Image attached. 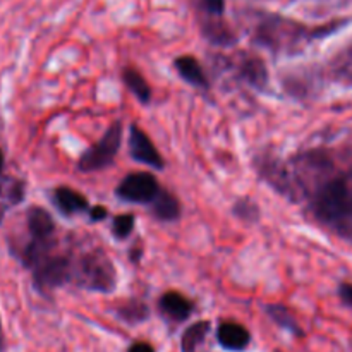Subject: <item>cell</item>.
<instances>
[{"label":"cell","instance_id":"1","mask_svg":"<svg viewBox=\"0 0 352 352\" xmlns=\"http://www.w3.org/2000/svg\"><path fill=\"white\" fill-rule=\"evenodd\" d=\"M250 33L251 40L270 54L296 55L313 40L329 33V28H308L278 14H256Z\"/></svg>","mask_w":352,"mask_h":352},{"label":"cell","instance_id":"2","mask_svg":"<svg viewBox=\"0 0 352 352\" xmlns=\"http://www.w3.org/2000/svg\"><path fill=\"white\" fill-rule=\"evenodd\" d=\"M117 268L112 258L102 248L78 250L74 263V278L72 284L91 292L109 294L117 287Z\"/></svg>","mask_w":352,"mask_h":352},{"label":"cell","instance_id":"3","mask_svg":"<svg viewBox=\"0 0 352 352\" xmlns=\"http://www.w3.org/2000/svg\"><path fill=\"white\" fill-rule=\"evenodd\" d=\"M124 136V126L120 120H113L109 129L103 133V136L95 144L82 151L78 160V170L82 174H91L100 172L103 168L110 167L116 160L117 153L120 150Z\"/></svg>","mask_w":352,"mask_h":352},{"label":"cell","instance_id":"4","mask_svg":"<svg viewBox=\"0 0 352 352\" xmlns=\"http://www.w3.org/2000/svg\"><path fill=\"white\" fill-rule=\"evenodd\" d=\"M162 189L164 188L158 182L157 175L146 170H140L131 172L119 182V186L116 188V196L126 203L150 206L160 195Z\"/></svg>","mask_w":352,"mask_h":352},{"label":"cell","instance_id":"5","mask_svg":"<svg viewBox=\"0 0 352 352\" xmlns=\"http://www.w3.org/2000/svg\"><path fill=\"white\" fill-rule=\"evenodd\" d=\"M129 155L134 162L148 165L155 170H162L165 167L160 151L157 150L151 138L138 124L129 126Z\"/></svg>","mask_w":352,"mask_h":352},{"label":"cell","instance_id":"6","mask_svg":"<svg viewBox=\"0 0 352 352\" xmlns=\"http://www.w3.org/2000/svg\"><path fill=\"white\" fill-rule=\"evenodd\" d=\"M234 69H236V74L244 85L251 86L256 91H265L268 88V81H270V76H268L267 64H265L263 58L260 55H251V54H243L234 60Z\"/></svg>","mask_w":352,"mask_h":352},{"label":"cell","instance_id":"7","mask_svg":"<svg viewBox=\"0 0 352 352\" xmlns=\"http://www.w3.org/2000/svg\"><path fill=\"white\" fill-rule=\"evenodd\" d=\"M158 309L165 318L175 323L186 322L195 311V302L177 291H167L158 299Z\"/></svg>","mask_w":352,"mask_h":352},{"label":"cell","instance_id":"8","mask_svg":"<svg viewBox=\"0 0 352 352\" xmlns=\"http://www.w3.org/2000/svg\"><path fill=\"white\" fill-rule=\"evenodd\" d=\"M54 206L64 217H74L78 213H85L89 210V201L82 192L69 188V186H58L52 192Z\"/></svg>","mask_w":352,"mask_h":352},{"label":"cell","instance_id":"9","mask_svg":"<svg viewBox=\"0 0 352 352\" xmlns=\"http://www.w3.org/2000/svg\"><path fill=\"white\" fill-rule=\"evenodd\" d=\"M217 340L226 351H246L251 344V333L244 325L236 322H223L217 329Z\"/></svg>","mask_w":352,"mask_h":352},{"label":"cell","instance_id":"10","mask_svg":"<svg viewBox=\"0 0 352 352\" xmlns=\"http://www.w3.org/2000/svg\"><path fill=\"white\" fill-rule=\"evenodd\" d=\"M174 69L188 85L199 89H210L208 76L205 74L203 65L199 64L198 58L192 57V55H182V57L175 58Z\"/></svg>","mask_w":352,"mask_h":352},{"label":"cell","instance_id":"11","mask_svg":"<svg viewBox=\"0 0 352 352\" xmlns=\"http://www.w3.org/2000/svg\"><path fill=\"white\" fill-rule=\"evenodd\" d=\"M329 72L333 81L346 88H352V41L330 58Z\"/></svg>","mask_w":352,"mask_h":352},{"label":"cell","instance_id":"12","mask_svg":"<svg viewBox=\"0 0 352 352\" xmlns=\"http://www.w3.org/2000/svg\"><path fill=\"white\" fill-rule=\"evenodd\" d=\"M150 212L160 222H175L181 217V203L172 192L162 189L157 199L150 205Z\"/></svg>","mask_w":352,"mask_h":352},{"label":"cell","instance_id":"13","mask_svg":"<svg viewBox=\"0 0 352 352\" xmlns=\"http://www.w3.org/2000/svg\"><path fill=\"white\" fill-rule=\"evenodd\" d=\"M212 330V323L210 322H196L186 329V332L181 337V351L182 352H203L206 339Z\"/></svg>","mask_w":352,"mask_h":352},{"label":"cell","instance_id":"14","mask_svg":"<svg viewBox=\"0 0 352 352\" xmlns=\"http://www.w3.org/2000/svg\"><path fill=\"white\" fill-rule=\"evenodd\" d=\"M122 81L124 85L127 86V89L136 96V100L141 103V105H148V103L151 102L153 93H151L150 82L144 79V76L141 74L136 67H131V65L129 67H124Z\"/></svg>","mask_w":352,"mask_h":352},{"label":"cell","instance_id":"15","mask_svg":"<svg viewBox=\"0 0 352 352\" xmlns=\"http://www.w3.org/2000/svg\"><path fill=\"white\" fill-rule=\"evenodd\" d=\"M117 316L129 325H138V323L146 322L148 316H150V309L144 302L138 301V299H129V301L119 305Z\"/></svg>","mask_w":352,"mask_h":352},{"label":"cell","instance_id":"16","mask_svg":"<svg viewBox=\"0 0 352 352\" xmlns=\"http://www.w3.org/2000/svg\"><path fill=\"white\" fill-rule=\"evenodd\" d=\"M265 311H267V315L270 316V318L274 320V322L277 323L280 329L287 330V332L294 333V336H302V330H301V327H299L298 320L292 316V313L289 311L285 306H282V305H267V306H265Z\"/></svg>","mask_w":352,"mask_h":352},{"label":"cell","instance_id":"17","mask_svg":"<svg viewBox=\"0 0 352 352\" xmlns=\"http://www.w3.org/2000/svg\"><path fill=\"white\" fill-rule=\"evenodd\" d=\"M232 213L246 223H256L260 220V206L251 198H239L232 206Z\"/></svg>","mask_w":352,"mask_h":352},{"label":"cell","instance_id":"18","mask_svg":"<svg viewBox=\"0 0 352 352\" xmlns=\"http://www.w3.org/2000/svg\"><path fill=\"white\" fill-rule=\"evenodd\" d=\"M134 226H136V217L133 213H120L112 220V234L116 239L124 241L133 234Z\"/></svg>","mask_w":352,"mask_h":352},{"label":"cell","instance_id":"19","mask_svg":"<svg viewBox=\"0 0 352 352\" xmlns=\"http://www.w3.org/2000/svg\"><path fill=\"white\" fill-rule=\"evenodd\" d=\"M109 217V210L105 208V206H93V208H89V220L91 222H103V220Z\"/></svg>","mask_w":352,"mask_h":352},{"label":"cell","instance_id":"20","mask_svg":"<svg viewBox=\"0 0 352 352\" xmlns=\"http://www.w3.org/2000/svg\"><path fill=\"white\" fill-rule=\"evenodd\" d=\"M339 298L342 299L344 305L352 306V284L344 282V284L339 285Z\"/></svg>","mask_w":352,"mask_h":352},{"label":"cell","instance_id":"21","mask_svg":"<svg viewBox=\"0 0 352 352\" xmlns=\"http://www.w3.org/2000/svg\"><path fill=\"white\" fill-rule=\"evenodd\" d=\"M127 352H155V347L148 342H134Z\"/></svg>","mask_w":352,"mask_h":352},{"label":"cell","instance_id":"22","mask_svg":"<svg viewBox=\"0 0 352 352\" xmlns=\"http://www.w3.org/2000/svg\"><path fill=\"white\" fill-rule=\"evenodd\" d=\"M6 349V339H3V329H2V320H0V352Z\"/></svg>","mask_w":352,"mask_h":352},{"label":"cell","instance_id":"23","mask_svg":"<svg viewBox=\"0 0 352 352\" xmlns=\"http://www.w3.org/2000/svg\"><path fill=\"white\" fill-rule=\"evenodd\" d=\"M3 167H6V157H3V151L2 148H0V179H2L3 175Z\"/></svg>","mask_w":352,"mask_h":352}]
</instances>
